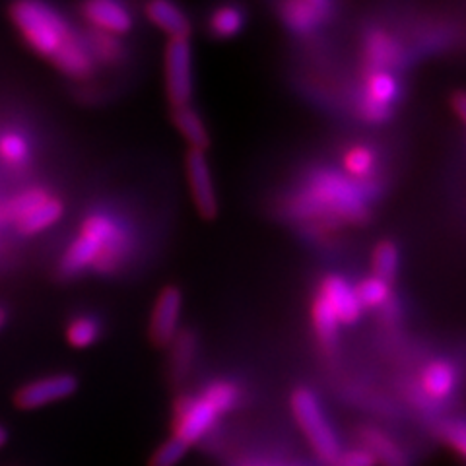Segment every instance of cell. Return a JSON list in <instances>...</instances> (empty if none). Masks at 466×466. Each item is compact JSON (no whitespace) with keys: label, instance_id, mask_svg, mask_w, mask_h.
<instances>
[{"label":"cell","instance_id":"6da1fadb","mask_svg":"<svg viewBox=\"0 0 466 466\" xmlns=\"http://www.w3.org/2000/svg\"><path fill=\"white\" fill-rule=\"evenodd\" d=\"M309 187L313 188H309L308 200L313 198V202H303L305 212L342 216V220L352 224L366 222V202H363L360 191L354 188V181L348 179L346 175L332 171L319 173L315 175Z\"/></svg>","mask_w":466,"mask_h":466},{"label":"cell","instance_id":"7a4b0ae2","mask_svg":"<svg viewBox=\"0 0 466 466\" xmlns=\"http://www.w3.org/2000/svg\"><path fill=\"white\" fill-rule=\"evenodd\" d=\"M289 406L301 433L311 445L317 459L330 466L342 453V445L323 410V404H320L311 389L299 387L291 392Z\"/></svg>","mask_w":466,"mask_h":466},{"label":"cell","instance_id":"3957f363","mask_svg":"<svg viewBox=\"0 0 466 466\" xmlns=\"http://www.w3.org/2000/svg\"><path fill=\"white\" fill-rule=\"evenodd\" d=\"M12 18L22 29L24 37L37 53L56 56L72 41L65 20L58 14L37 3H18L12 6Z\"/></svg>","mask_w":466,"mask_h":466},{"label":"cell","instance_id":"277c9868","mask_svg":"<svg viewBox=\"0 0 466 466\" xmlns=\"http://www.w3.org/2000/svg\"><path fill=\"white\" fill-rule=\"evenodd\" d=\"M400 97V82L395 70L389 68H366L363 72L361 96L358 101L360 116L366 123L381 125L387 123L397 101Z\"/></svg>","mask_w":466,"mask_h":466},{"label":"cell","instance_id":"5b68a950","mask_svg":"<svg viewBox=\"0 0 466 466\" xmlns=\"http://www.w3.org/2000/svg\"><path fill=\"white\" fill-rule=\"evenodd\" d=\"M166 92L171 107L191 106L193 47L188 37L169 39L166 47Z\"/></svg>","mask_w":466,"mask_h":466},{"label":"cell","instance_id":"8992f818","mask_svg":"<svg viewBox=\"0 0 466 466\" xmlns=\"http://www.w3.org/2000/svg\"><path fill=\"white\" fill-rule=\"evenodd\" d=\"M220 418L222 416L218 414L200 395L185 397L181 399L177 408H175L173 435L185 445L193 447L202 440V437H207L214 430L216 421Z\"/></svg>","mask_w":466,"mask_h":466},{"label":"cell","instance_id":"52a82bcc","mask_svg":"<svg viewBox=\"0 0 466 466\" xmlns=\"http://www.w3.org/2000/svg\"><path fill=\"white\" fill-rule=\"evenodd\" d=\"M185 169L198 216L202 220L212 222L218 216V197L207 154L200 150H188L185 157Z\"/></svg>","mask_w":466,"mask_h":466},{"label":"cell","instance_id":"ba28073f","mask_svg":"<svg viewBox=\"0 0 466 466\" xmlns=\"http://www.w3.org/2000/svg\"><path fill=\"white\" fill-rule=\"evenodd\" d=\"M181 308L183 291L177 286H167L159 291L150 319V340L156 346L166 348L177 337Z\"/></svg>","mask_w":466,"mask_h":466},{"label":"cell","instance_id":"9c48e42d","mask_svg":"<svg viewBox=\"0 0 466 466\" xmlns=\"http://www.w3.org/2000/svg\"><path fill=\"white\" fill-rule=\"evenodd\" d=\"M319 296L329 303L340 325H356L363 315L354 284H350L342 274H327L319 286Z\"/></svg>","mask_w":466,"mask_h":466},{"label":"cell","instance_id":"30bf717a","mask_svg":"<svg viewBox=\"0 0 466 466\" xmlns=\"http://www.w3.org/2000/svg\"><path fill=\"white\" fill-rule=\"evenodd\" d=\"M76 387L78 381L68 373L51 375L22 387L16 395V404L24 408V410H34V408H41L51 402L68 399L72 392L76 390Z\"/></svg>","mask_w":466,"mask_h":466},{"label":"cell","instance_id":"8fae6325","mask_svg":"<svg viewBox=\"0 0 466 466\" xmlns=\"http://www.w3.org/2000/svg\"><path fill=\"white\" fill-rule=\"evenodd\" d=\"M332 8L334 5L323 0H296L280 6V18L291 34L311 35L329 20Z\"/></svg>","mask_w":466,"mask_h":466},{"label":"cell","instance_id":"7c38bea8","mask_svg":"<svg viewBox=\"0 0 466 466\" xmlns=\"http://www.w3.org/2000/svg\"><path fill=\"white\" fill-rule=\"evenodd\" d=\"M459 385V373L447 360H433L420 373L421 395L431 402H447L455 395Z\"/></svg>","mask_w":466,"mask_h":466},{"label":"cell","instance_id":"4fadbf2b","mask_svg":"<svg viewBox=\"0 0 466 466\" xmlns=\"http://www.w3.org/2000/svg\"><path fill=\"white\" fill-rule=\"evenodd\" d=\"M360 445L370 451V455L375 459L377 466H410L404 449L387 435L383 430L375 426L360 428Z\"/></svg>","mask_w":466,"mask_h":466},{"label":"cell","instance_id":"5bb4252c","mask_svg":"<svg viewBox=\"0 0 466 466\" xmlns=\"http://www.w3.org/2000/svg\"><path fill=\"white\" fill-rule=\"evenodd\" d=\"M84 12L87 20L107 34H127L133 27L130 12L123 5L111 3V0H94V3H87L84 6Z\"/></svg>","mask_w":466,"mask_h":466},{"label":"cell","instance_id":"9a60e30c","mask_svg":"<svg viewBox=\"0 0 466 466\" xmlns=\"http://www.w3.org/2000/svg\"><path fill=\"white\" fill-rule=\"evenodd\" d=\"M146 16L164 34H167L169 39H183L191 34V24H188L187 14L179 6L166 3V0H154L146 6Z\"/></svg>","mask_w":466,"mask_h":466},{"label":"cell","instance_id":"2e32d148","mask_svg":"<svg viewBox=\"0 0 466 466\" xmlns=\"http://www.w3.org/2000/svg\"><path fill=\"white\" fill-rule=\"evenodd\" d=\"M363 58H366V68L395 70V66L400 63V47L389 34L375 29L366 37Z\"/></svg>","mask_w":466,"mask_h":466},{"label":"cell","instance_id":"e0dca14e","mask_svg":"<svg viewBox=\"0 0 466 466\" xmlns=\"http://www.w3.org/2000/svg\"><path fill=\"white\" fill-rule=\"evenodd\" d=\"M311 320H313V332L319 344L323 346L325 352H334L339 346L340 323L337 315H334V311L329 308V303L319 294L315 296L311 305Z\"/></svg>","mask_w":466,"mask_h":466},{"label":"cell","instance_id":"ac0fdd59","mask_svg":"<svg viewBox=\"0 0 466 466\" xmlns=\"http://www.w3.org/2000/svg\"><path fill=\"white\" fill-rule=\"evenodd\" d=\"M173 125L179 130L181 137L191 146V150H200L204 152L210 146V135L208 128L204 125L202 116L193 109L191 106H183V107H175L173 113Z\"/></svg>","mask_w":466,"mask_h":466},{"label":"cell","instance_id":"d6986e66","mask_svg":"<svg viewBox=\"0 0 466 466\" xmlns=\"http://www.w3.org/2000/svg\"><path fill=\"white\" fill-rule=\"evenodd\" d=\"M400 268V249L395 241L383 239L373 247L371 253V276L387 284H395Z\"/></svg>","mask_w":466,"mask_h":466},{"label":"cell","instance_id":"ffe728a7","mask_svg":"<svg viewBox=\"0 0 466 466\" xmlns=\"http://www.w3.org/2000/svg\"><path fill=\"white\" fill-rule=\"evenodd\" d=\"M198 395L207 400L218 414L224 416L231 410H236L241 404L243 392L239 385L229 381V379H216V381L204 387Z\"/></svg>","mask_w":466,"mask_h":466},{"label":"cell","instance_id":"44dd1931","mask_svg":"<svg viewBox=\"0 0 466 466\" xmlns=\"http://www.w3.org/2000/svg\"><path fill=\"white\" fill-rule=\"evenodd\" d=\"M344 175L352 181H366L377 169V156L366 144H356L342 154Z\"/></svg>","mask_w":466,"mask_h":466},{"label":"cell","instance_id":"7402d4cb","mask_svg":"<svg viewBox=\"0 0 466 466\" xmlns=\"http://www.w3.org/2000/svg\"><path fill=\"white\" fill-rule=\"evenodd\" d=\"M104 251V245L97 241L90 233L84 231V236L70 245V249L63 260V270L66 274H75L86 267H90L92 262Z\"/></svg>","mask_w":466,"mask_h":466},{"label":"cell","instance_id":"603a6c76","mask_svg":"<svg viewBox=\"0 0 466 466\" xmlns=\"http://www.w3.org/2000/svg\"><path fill=\"white\" fill-rule=\"evenodd\" d=\"M61 214H63V204L56 198L41 200L34 208H29L25 212V216L20 222V228L24 233H37L41 229H47L49 226H53L58 218H61Z\"/></svg>","mask_w":466,"mask_h":466},{"label":"cell","instance_id":"cb8c5ba5","mask_svg":"<svg viewBox=\"0 0 466 466\" xmlns=\"http://www.w3.org/2000/svg\"><path fill=\"white\" fill-rule=\"evenodd\" d=\"M354 288L363 311L383 309L385 305L392 299V286L375 279L371 274L366 276V279H361Z\"/></svg>","mask_w":466,"mask_h":466},{"label":"cell","instance_id":"d4e9b609","mask_svg":"<svg viewBox=\"0 0 466 466\" xmlns=\"http://www.w3.org/2000/svg\"><path fill=\"white\" fill-rule=\"evenodd\" d=\"M245 25V14L238 6H220L208 20L210 34L218 39L236 37Z\"/></svg>","mask_w":466,"mask_h":466},{"label":"cell","instance_id":"484cf974","mask_svg":"<svg viewBox=\"0 0 466 466\" xmlns=\"http://www.w3.org/2000/svg\"><path fill=\"white\" fill-rule=\"evenodd\" d=\"M56 65L72 76H84L92 70V58L78 41L72 39L63 47V51L55 56Z\"/></svg>","mask_w":466,"mask_h":466},{"label":"cell","instance_id":"4316f807","mask_svg":"<svg viewBox=\"0 0 466 466\" xmlns=\"http://www.w3.org/2000/svg\"><path fill=\"white\" fill-rule=\"evenodd\" d=\"M440 437L455 453L466 461V418H449L441 421Z\"/></svg>","mask_w":466,"mask_h":466},{"label":"cell","instance_id":"83f0119b","mask_svg":"<svg viewBox=\"0 0 466 466\" xmlns=\"http://www.w3.org/2000/svg\"><path fill=\"white\" fill-rule=\"evenodd\" d=\"M188 449L191 447L173 435L156 449V453L150 459V466H177L188 453Z\"/></svg>","mask_w":466,"mask_h":466},{"label":"cell","instance_id":"f1b7e54d","mask_svg":"<svg viewBox=\"0 0 466 466\" xmlns=\"http://www.w3.org/2000/svg\"><path fill=\"white\" fill-rule=\"evenodd\" d=\"M99 337V325L90 317L76 319L68 329V340L76 348L92 346Z\"/></svg>","mask_w":466,"mask_h":466},{"label":"cell","instance_id":"f546056e","mask_svg":"<svg viewBox=\"0 0 466 466\" xmlns=\"http://www.w3.org/2000/svg\"><path fill=\"white\" fill-rule=\"evenodd\" d=\"M330 466H377L375 459L370 455L366 447H352V449H342L339 459L334 461Z\"/></svg>","mask_w":466,"mask_h":466},{"label":"cell","instance_id":"4dcf8cb0","mask_svg":"<svg viewBox=\"0 0 466 466\" xmlns=\"http://www.w3.org/2000/svg\"><path fill=\"white\" fill-rule=\"evenodd\" d=\"M0 150H3V156L14 164H20L27 157V144L16 137V135H8L0 142Z\"/></svg>","mask_w":466,"mask_h":466},{"label":"cell","instance_id":"1f68e13d","mask_svg":"<svg viewBox=\"0 0 466 466\" xmlns=\"http://www.w3.org/2000/svg\"><path fill=\"white\" fill-rule=\"evenodd\" d=\"M451 107L466 127V90H459L451 96Z\"/></svg>","mask_w":466,"mask_h":466},{"label":"cell","instance_id":"d6a6232c","mask_svg":"<svg viewBox=\"0 0 466 466\" xmlns=\"http://www.w3.org/2000/svg\"><path fill=\"white\" fill-rule=\"evenodd\" d=\"M6 440H8V433H6V430H5V428H0V447H3V445L6 443Z\"/></svg>","mask_w":466,"mask_h":466},{"label":"cell","instance_id":"836d02e7","mask_svg":"<svg viewBox=\"0 0 466 466\" xmlns=\"http://www.w3.org/2000/svg\"><path fill=\"white\" fill-rule=\"evenodd\" d=\"M5 320H6V315H5V311H3V309H0V329H3Z\"/></svg>","mask_w":466,"mask_h":466}]
</instances>
